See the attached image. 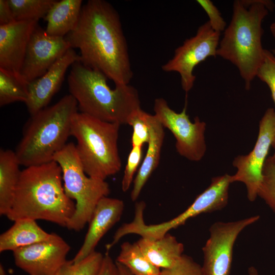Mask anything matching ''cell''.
<instances>
[{"instance_id": "6da1fadb", "label": "cell", "mask_w": 275, "mask_h": 275, "mask_svg": "<svg viewBox=\"0 0 275 275\" xmlns=\"http://www.w3.org/2000/svg\"><path fill=\"white\" fill-rule=\"evenodd\" d=\"M65 38L80 51V62L102 73L115 86L133 76L120 16L108 2L89 0L82 7L75 28Z\"/></svg>"}, {"instance_id": "7a4b0ae2", "label": "cell", "mask_w": 275, "mask_h": 275, "mask_svg": "<svg viewBox=\"0 0 275 275\" xmlns=\"http://www.w3.org/2000/svg\"><path fill=\"white\" fill-rule=\"evenodd\" d=\"M62 169L55 161L26 167L21 171L13 204L6 216L45 220L66 227L75 203L66 194Z\"/></svg>"}, {"instance_id": "3957f363", "label": "cell", "mask_w": 275, "mask_h": 275, "mask_svg": "<svg viewBox=\"0 0 275 275\" xmlns=\"http://www.w3.org/2000/svg\"><path fill=\"white\" fill-rule=\"evenodd\" d=\"M275 7L269 0H236L231 20L224 31L217 56L238 69L249 90L264 58L262 22Z\"/></svg>"}, {"instance_id": "277c9868", "label": "cell", "mask_w": 275, "mask_h": 275, "mask_svg": "<svg viewBox=\"0 0 275 275\" xmlns=\"http://www.w3.org/2000/svg\"><path fill=\"white\" fill-rule=\"evenodd\" d=\"M71 67L68 89L80 113L121 125L127 124L131 114L141 107L138 91L134 87L128 84L111 89L108 78L101 72L80 61Z\"/></svg>"}, {"instance_id": "5b68a950", "label": "cell", "mask_w": 275, "mask_h": 275, "mask_svg": "<svg viewBox=\"0 0 275 275\" xmlns=\"http://www.w3.org/2000/svg\"><path fill=\"white\" fill-rule=\"evenodd\" d=\"M77 112V102L69 94L31 115L15 151L20 165L28 167L53 160L67 144L72 119Z\"/></svg>"}, {"instance_id": "8992f818", "label": "cell", "mask_w": 275, "mask_h": 275, "mask_svg": "<svg viewBox=\"0 0 275 275\" xmlns=\"http://www.w3.org/2000/svg\"><path fill=\"white\" fill-rule=\"evenodd\" d=\"M120 125L77 112L73 116L71 135L77 141V153L90 177L101 180L117 173L122 167L118 141Z\"/></svg>"}, {"instance_id": "52a82bcc", "label": "cell", "mask_w": 275, "mask_h": 275, "mask_svg": "<svg viewBox=\"0 0 275 275\" xmlns=\"http://www.w3.org/2000/svg\"><path fill=\"white\" fill-rule=\"evenodd\" d=\"M53 160L62 169L66 195L76 202L75 212L66 228L80 231L90 222L99 201L109 194V184L86 174L73 143L67 144L55 155Z\"/></svg>"}, {"instance_id": "ba28073f", "label": "cell", "mask_w": 275, "mask_h": 275, "mask_svg": "<svg viewBox=\"0 0 275 275\" xmlns=\"http://www.w3.org/2000/svg\"><path fill=\"white\" fill-rule=\"evenodd\" d=\"M231 178V175L227 174L212 178L208 187L197 197L184 212L169 221L147 225L143 219L144 210L136 209L133 221L123 225V234H136L142 237L158 238L171 229L184 225L190 218L202 213L222 210L228 204L229 186L232 183Z\"/></svg>"}, {"instance_id": "9c48e42d", "label": "cell", "mask_w": 275, "mask_h": 275, "mask_svg": "<svg viewBox=\"0 0 275 275\" xmlns=\"http://www.w3.org/2000/svg\"><path fill=\"white\" fill-rule=\"evenodd\" d=\"M186 103L180 113L173 110L162 98L155 99L154 115L176 139V148L181 156L192 161H199L206 151L205 131L206 124L198 117L192 122L186 113Z\"/></svg>"}, {"instance_id": "30bf717a", "label": "cell", "mask_w": 275, "mask_h": 275, "mask_svg": "<svg viewBox=\"0 0 275 275\" xmlns=\"http://www.w3.org/2000/svg\"><path fill=\"white\" fill-rule=\"evenodd\" d=\"M220 36L221 33L214 31L206 21L198 28L194 36L175 49L173 57L161 66L162 70L178 73L182 89L188 92L196 80L195 67L209 57L217 56Z\"/></svg>"}, {"instance_id": "8fae6325", "label": "cell", "mask_w": 275, "mask_h": 275, "mask_svg": "<svg viewBox=\"0 0 275 275\" xmlns=\"http://www.w3.org/2000/svg\"><path fill=\"white\" fill-rule=\"evenodd\" d=\"M275 134V110L270 107L259 122L257 141L253 149L246 155H238L233 161L236 173L231 175L232 183L244 184L248 200L253 202L258 197L262 180L263 167Z\"/></svg>"}, {"instance_id": "7c38bea8", "label": "cell", "mask_w": 275, "mask_h": 275, "mask_svg": "<svg viewBox=\"0 0 275 275\" xmlns=\"http://www.w3.org/2000/svg\"><path fill=\"white\" fill-rule=\"evenodd\" d=\"M255 215L234 222H218L209 228L210 236L202 248L203 275H229L234 243L241 232L259 220Z\"/></svg>"}, {"instance_id": "4fadbf2b", "label": "cell", "mask_w": 275, "mask_h": 275, "mask_svg": "<svg viewBox=\"0 0 275 275\" xmlns=\"http://www.w3.org/2000/svg\"><path fill=\"white\" fill-rule=\"evenodd\" d=\"M70 245L52 233L48 240L19 248L13 252L15 265L29 275H55L67 261Z\"/></svg>"}, {"instance_id": "5bb4252c", "label": "cell", "mask_w": 275, "mask_h": 275, "mask_svg": "<svg viewBox=\"0 0 275 275\" xmlns=\"http://www.w3.org/2000/svg\"><path fill=\"white\" fill-rule=\"evenodd\" d=\"M71 48L65 37L49 36L38 24L29 42L21 76L28 84L40 77Z\"/></svg>"}, {"instance_id": "9a60e30c", "label": "cell", "mask_w": 275, "mask_h": 275, "mask_svg": "<svg viewBox=\"0 0 275 275\" xmlns=\"http://www.w3.org/2000/svg\"><path fill=\"white\" fill-rule=\"evenodd\" d=\"M37 20L14 21L0 25V69L19 77Z\"/></svg>"}, {"instance_id": "2e32d148", "label": "cell", "mask_w": 275, "mask_h": 275, "mask_svg": "<svg viewBox=\"0 0 275 275\" xmlns=\"http://www.w3.org/2000/svg\"><path fill=\"white\" fill-rule=\"evenodd\" d=\"M78 61L79 54L71 48L44 74L28 84L25 104L31 115L47 106L60 88L68 68Z\"/></svg>"}, {"instance_id": "e0dca14e", "label": "cell", "mask_w": 275, "mask_h": 275, "mask_svg": "<svg viewBox=\"0 0 275 275\" xmlns=\"http://www.w3.org/2000/svg\"><path fill=\"white\" fill-rule=\"evenodd\" d=\"M124 208L122 200L102 198L97 204L89 222L84 242L72 261L78 263L95 251V248L105 233L118 222Z\"/></svg>"}, {"instance_id": "ac0fdd59", "label": "cell", "mask_w": 275, "mask_h": 275, "mask_svg": "<svg viewBox=\"0 0 275 275\" xmlns=\"http://www.w3.org/2000/svg\"><path fill=\"white\" fill-rule=\"evenodd\" d=\"M148 122L150 138L146 155L133 181L131 192L133 201L138 198L145 184L158 165L164 138V127L154 115L148 114Z\"/></svg>"}, {"instance_id": "d6986e66", "label": "cell", "mask_w": 275, "mask_h": 275, "mask_svg": "<svg viewBox=\"0 0 275 275\" xmlns=\"http://www.w3.org/2000/svg\"><path fill=\"white\" fill-rule=\"evenodd\" d=\"M136 242L145 258L160 269L173 267L183 255V244L168 233L158 238L141 237Z\"/></svg>"}, {"instance_id": "ffe728a7", "label": "cell", "mask_w": 275, "mask_h": 275, "mask_svg": "<svg viewBox=\"0 0 275 275\" xmlns=\"http://www.w3.org/2000/svg\"><path fill=\"white\" fill-rule=\"evenodd\" d=\"M81 0L56 1L44 18L46 33L49 36L65 37L76 26L82 9Z\"/></svg>"}, {"instance_id": "44dd1931", "label": "cell", "mask_w": 275, "mask_h": 275, "mask_svg": "<svg viewBox=\"0 0 275 275\" xmlns=\"http://www.w3.org/2000/svg\"><path fill=\"white\" fill-rule=\"evenodd\" d=\"M52 234L43 230L35 220L18 219L1 235L0 252H13L19 248L48 240Z\"/></svg>"}, {"instance_id": "7402d4cb", "label": "cell", "mask_w": 275, "mask_h": 275, "mask_svg": "<svg viewBox=\"0 0 275 275\" xmlns=\"http://www.w3.org/2000/svg\"><path fill=\"white\" fill-rule=\"evenodd\" d=\"M14 151L0 150V214L6 215L12 207L21 171Z\"/></svg>"}, {"instance_id": "603a6c76", "label": "cell", "mask_w": 275, "mask_h": 275, "mask_svg": "<svg viewBox=\"0 0 275 275\" xmlns=\"http://www.w3.org/2000/svg\"><path fill=\"white\" fill-rule=\"evenodd\" d=\"M116 262L125 266L133 275L160 274V268L145 258L136 242L123 243Z\"/></svg>"}, {"instance_id": "cb8c5ba5", "label": "cell", "mask_w": 275, "mask_h": 275, "mask_svg": "<svg viewBox=\"0 0 275 275\" xmlns=\"http://www.w3.org/2000/svg\"><path fill=\"white\" fill-rule=\"evenodd\" d=\"M28 84L22 77L0 69V106L15 102L26 103Z\"/></svg>"}, {"instance_id": "d4e9b609", "label": "cell", "mask_w": 275, "mask_h": 275, "mask_svg": "<svg viewBox=\"0 0 275 275\" xmlns=\"http://www.w3.org/2000/svg\"><path fill=\"white\" fill-rule=\"evenodd\" d=\"M55 0H8L15 21L44 18Z\"/></svg>"}, {"instance_id": "484cf974", "label": "cell", "mask_w": 275, "mask_h": 275, "mask_svg": "<svg viewBox=\"0 0 275 275\" xmlns=\"http://www.w3.org/2000/svg\"><path fill=\"white\" fill-rule=\"evenodd\" d=\"M104 256L94 251L78 263L67 260L55 275H97Z\"/></svg>"}, {"instance_id": "4316f807", "label": "cell", "mask_w": 275, "mask_h": 275, "mask_svg": "<svg viewBox=\"0 0 275 275\" xmlns=\"http://www.w3.org/2000/svg\"><path fill=\"white\" fill-rule=\"evenodd\" d=\"M258 197L275 213V163L269 156L266 159L262 172V180Z\"/></svg>"}, {"instance_id": "83f0119b", "label": "cell", "mask_w": 275, "mask_h": 275, "mask_svg": "<svg viewBox=\"0 0 275 275\" xmlns=\"http://www.w3.org/2000/svg\"><path fill=\"white\" fill-rule=\"evenodd\" d=\"M148 114L141 107L130 116L127 124L133 129L131 139L132 147L143 146L145 143H148L150 138Z\"/></svg>"}, {"instance_id": "f1b7e54d", "label": "cell", "mask_w": 275, "mask_h": 275, "mask_svg": "<svg viewBox=\"0 0 275 275\" xmlns=\"http://www.w3.org/2000/svg\"><path fill=\"white\" fill-rule=\"evenodd\" d=\"M256 76L268 86L275 104V55L271 51L264 49L263 60Z\"/></svg>"}, {"instance_id": "f546056e", "label": "cell", "mask_w": 275, "mask_h": 275, "mask_svg": "<svg viewBox=\"0 0 275 275\" xmlns=\"http://www.w3.org/2000/svg\"><path fill=\"white\" fill-rule=\"evenodd\" d=\"M160 275H203L202 266L190 256L183 255L172 267L163 269Z\"/></svg>"}, {"instance_id": "4dcf8cb0", "label": "cell", "mask_w": 275, "mask_h": 275, "mask_svg": "<svg viewBox=\"0 0 275 275\" xmlns=\"http://www.w3.org/2000/svg\"><path fill=\"white\" fill-rule=\"evenodd\" d=\"M143 146H132L128 155L122 181V189L124 192L129 188L133 176L141 163Z\"/></svg>"}, {"instance_id": "1f68e13d", "label": "cell", "mask_w": 275, "mask_h": 275, "mask_svg": "<svg viewBox=\"0 0 275 275\" xmlns=\"http://www.w3.org/2000/svg\"><path fill=\"white\" fill-rule=\"evenodd\" d=\"M197 2L207 14L212 29L219 33L224 31L227 28V23L213 2L210 0H197Z\"/></svg>"}, {"instance_id": "d6a6232c", "label": "cell", "mask_w": 275, "mask_h": 275, "mask_svg": "<svg viewBox=\"0 0 275 275\" xmlns=\"http://www.w3.org/2000/svg\"><path fill=\"white\" fill-rule=\"evenodd\" d=\"M97 275H122L116 262H114L108 252L103 257L101 267Z\"/></svg>"}, {"instance_id": "836d02e7", "label": "cell", "mask_w": 275, "mask_h": 275, "mask_svg": "<svg viewBox=\"0 0 275 275\" xmlns=\"http://www.w3.org/2000/svg\"><path fill=\"white\" fill-rule=\"evenodd\" d=\"M15 21L8 0H0V25Z\"/></svg>"}, {"instance_id": "e575fe53", "label": "cell", "mask_w": 275, "mask_h": 275, "mask_svg": "<svg viewBox=\"0 0 275 275\" xmlns=\"http://www.w3.org/2000/svg\"><path fill=\"white\" fill-rule=\"evenodd\" d=\"M122 275H133L131 272L124 265L116 261Z\"/></svg>"}, {"instance_id": "d590c367", "label": "cell", "mask_w": 275, "mask_h": 275, "mask_svg": "<svg viewBox=\"0 0 275 275\" xmlns=\"http://www.w3.org/2000/svg\"><path fill=\"white\" fill-rule=\"evenodd\" d=\"M248 275H259V273L255 267L251 266L248 269Z\"/></svg>"}, {"instance_id": "8d00e7d4", "label": "cell", "mask_w": 275, "mask_h": 275, "mask_svg": "<svg viewBox=\"0 0 275 275\" xmlns=\"http://www.w3.org/2000/svg\"><path fill=\"white\" fill-rule=\"evenodd\" d=\"M271 147L273 149V153L272 155L270 156V157L272 160V161L275 163V134L274 135V138L271 144Z\"/></svg>"}, {"instance_id": "74e56055", "label": "cell", "mask_w": 275, "mask_h": 275, "mask_svg": "<svg viewBox=\"0 0 275 275\" xmlns=\"http://www.w3.org/2000/svg\"><path fill=\"white\" fill-rule=\"evenodd\" d=\"M270 30L272 36L275 38V21L271 24Z\"/></svg>"}, {"instance_id": "f35d334b", "label": "cell", "mask_w": 275, "mask_h": 275, "mask_svg": "<svg viewBox=\"0 0 275 275\" xmlns=\"http://www.w3.org/2000/svg\"><path fill=\"white\" fill-rule=\"evenodd\" d=\"M0 275H7L4 266L2 264H0Z\"/></svg>"}, {"instance_id": "ab89813d", "label": "cell", "mask_w": 275, "mask_h": 275, "mask_svg": "<svg viewBox=\"0 0 275 275\" xmlns=\"http://www.w3.org/2000/svg\"><path fill=\"white\" fill-rule=\"evenodd\" d=\"M271 51L275 55V49H273V50H272Z\"/></svg>"}]
</instances>
